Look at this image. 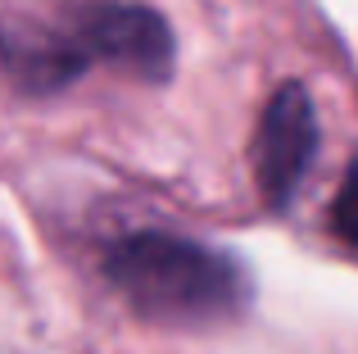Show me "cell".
I'll return each mask as SVG.
<instances>
[{"label": "cell", "instance_id": "1", "mask_svg": "<svg viewBox=\"0 0 358 354\" xmlns=\"http://www.w3.org/2000/svg\"><path fill=\"white\" fill-rule=\"evenodd\" d=\"M0 64L14 87L32 96L73 87L96 64H114L150 87H164L177 69V36L159 9L136 0H73L50 14L5 9Z\"/></svg>", "mask_w": 358, "mask_h": 354}, {"label": "cell", "instance_id": "2", "mask_svg": "<svg viewBox=\"0 0 358 354\" xmlns=\"http://www.w3.org/2000/svg\"><path fill=\"white\" fill-rule=\"evenodd\" d=\"M109 286L164 327H213L250 304V277L241 259L177 232H131L105 250Z\"/></svg>", "mask_w": 358, "mask_h": 354}, {"label": "cell", "instance_id": "3", "mask_svg": "<svg viewBox=\"0 0 358 354\" xmlns=\"http://www.w3.org/2000/svg\"><path fill=\"white\" fill-rule=\"evenodd\" d=\"M317 109L308 100V91L299 82L277 87V96L268 100L254 132V182H259L268 209L286 213L295 204L299 186H304L308 169L317 160Z\"/></svg>", "mask_w": 358, "mask_h": 354}, {"label": "cell", "instance_id": "4", "mask_svg": "<svg viewBox=\"0 0 358 354\" xmlns=\"http://www.w3.org/2000/svg\"><path fill=\"white\" fill-rule=\"evenodd\" d=\"M331 232L341 241H350V246H358V160L345 169V182L331 200Z\"/></svg>", "mask_w": 358, "mask_h": 354}]
</instances>
